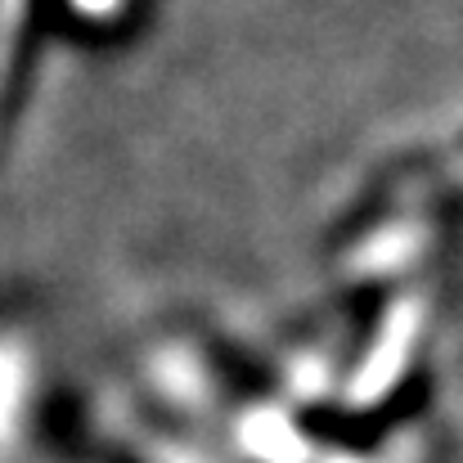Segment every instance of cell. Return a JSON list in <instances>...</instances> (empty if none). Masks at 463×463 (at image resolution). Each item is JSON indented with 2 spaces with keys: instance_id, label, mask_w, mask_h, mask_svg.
<instances>
[{
  "instance_id": "1",
  "label": "cell",
  "mask_w": 463,
  "mask_h": 463,
  "mask_svg": "<svg viewBox=\"0 0 463 463\" xmlns=\"http://www.w3.org/2000/svg\"><path fill=\"white\" fill-rule=\"evenodd\" d=\"M175 463H189V459H175Z\"/></svg>"
}]
</instances>
